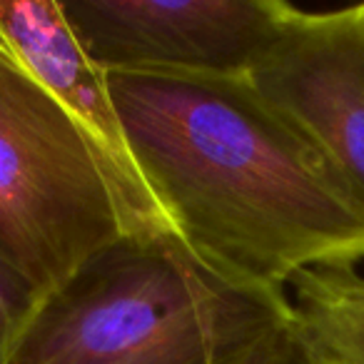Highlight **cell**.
<instances>
[{"label":"cell","mask_w":364,"mask_h":364,"mask_svg":"<svg viewBox=\"0 0 364 364\" xmlns=\"http://www.w3.org/2000/svg\"><path fill=\"white\" fill-rule=\"evenodd\" d=\"M167 228L225 274L287 292L364 259V198L250 75L105 73Z\"/></svg>","instance_id":"cell-1"},{"label":"cell","mask_w":364,"mask_h":364,"mask_svg":"<svg viewBox=\"0 0 364 364\" xmlns=\"http://www.w3.org/2000/svg\"><path fill=\"white\" fill-rule=\"evenodd\" d=\"M11 364H307L289 294L225 274L172 230L125 232L38 307Z\"/></svg>","instance_id":"cell-2"},{"label":"cell","mask_w":364,"mask_h":364,"mask_svg":"<svg viewBox=\"0 0 364 364\" xmlns=\"http://www.w3.org/2000/svg\"><path fill=\"white\" fill-rule=\"evenodd\" d=\"M125 232L147 230L87 132L0 43V247L53 292Z\"/></svg>","instance_id":"cell-3"},{"label":"cell","mask_w":364,"mask_h":364,"mask_svg":"<svg viewBox=\"0 0 364 364\" xmlns=\"http://www.w3.org/2000/svg\"><path fill=\"white\" fill-rule=\"evenodd\" d=\"M100 70L247 75L282 28V0H60Z\"/></svg>","instance_id":"cell-4"},{"label":"cell","mask_w":364,"mask_h":364,"mask_svg":"<svg viewBox=\"0 0 364 364\" xmlns=\"http://www.w3.org/2000/svg\"><path fill=\"white\" fill-rule=\"evenodd\" d=\"M247 75L364 198V3L339 11L289 6Z\"/></svg>","instance_id":"cell-5"},{"label":"cell","mask_w":364,"mask_h":364,"mask_svg":"<svg viewBox=\"0 0 364 364\" xmlns=\"http://www.w3.org/2000/svg\"><path fill=\"white\" fill-rule=\"evenodd\" d=\"M0 43L58 105L87 132L147 230H170L127 150L105 70L92 63L60 0H0Z\"/></svg>","instance_id":"cell-6"},{"label":"cell","mask_w":364,"mask_h":364,"mask_svg":"<svg viewBox=\"0 0 364 364\" xmlns=\"http://www.w3.org/2000/svg\"><path fill=\"white\" fill-rule=\"evenodd\" d=\"M307 364H364V272L332 264L287 287Z\"/></svg>","instance_id":"cell-7"},{"label":"cell","mask_w":364,"mask_h":364,"mask_svg":"<svg viewBox=\"0 0 364 364\" xmlns=\"http://www.w3.org/2000/svg\"><path fill=\"white\" fill-rule=\"evenodd\" d=\"M46 294L0 247V364H11Z\"/></svg>","instance_id":"cell-8"}]
</instances>
